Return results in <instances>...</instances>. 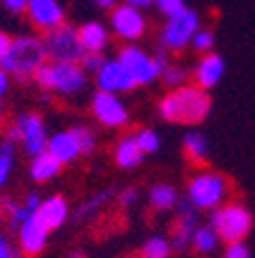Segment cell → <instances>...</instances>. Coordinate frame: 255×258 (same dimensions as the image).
Returning <instances> with one entry per match:
<instances>
[{"mask_svg":"<svg viewBox=\"0 0 255 258\" xmlns=\"http://www.w3.org/2000/svg\"><path fill=\"white\" fill-rule=\"evenodd\" d=\"M209 111H212V97L196 83H186L177 90H170L159 102L161 120L173 124H186V127L202 124L209 118Z\"/></svg>","mask_w":255,"mask_h":258,"instance_id":"cell-1","label":"cell"},{"mask_svg":"<svg viewBox=\"0 0 255 258\" xmlns=\"http://www.w3.org/2000/svg\"><path fill=\"white\" fill-rule=\"evenodd\" d=\"M46 62L48 53L44 37H39V35H19V37L12 39L10 53L3 60V67L7 70V74L12 79L26 83V81L35 79V74Z\"/></svg>","mask_w":255,"mask_h":258,"instance_id":"cell-2","label":"cell"},{"mask_svg":"<svg viewBox=\"0 0 255 258\" xmlns=\"http://www.w3.org/2000/svg\"><path fill=\"white\" fill-rule=\"evenodd\" d=\"M32 81L37 83L39 90L71 99V97H78L88 90L90 74L80 67V62H53V60H48Z\"/></svg>","mask_w":255,"mask_h":258,"instance_id":"cell-3","label":"cell"},{"mask_svg":"<svg viewBox=\"0 0 255 258\" xmlns=\"http://www.w3.org/2000/svg\"><path fill=\"white\" fill-rule=\"evenodd\" d=\"M230 196V182L225 175L214 171H198L186 184V201L198 212H214L225 205Z\"/></svg>","mask_w":255,"mask_h":258,"instance_id":"cell-4","label":"cell"},{"mask_svg":"<svg viewBox=\"0 0 255 258\" xmlns=\"http://www.w3.org/2000/svg\"><path fill=\"white\" fill-rule=\"evenodd\" d=\"M202 28L200 14L191 7L182 10L180 14L168 16L159 32V46L163 53H182L191 46L193 37L198 35V30Z\"/></svg>","mask_w":255,"mask_h":258,"instance_id":"cell-5","label":"cell"},{"mask_svg":"<svg viewBox=\"0 0 255 258\" xmlns=\"http://www.w3.org/2000/svg\"><path fill=\"white\" fill-rule=\"evenodd\" d=\"M209 224L225 244H237L244 242L253 231V215L250 210L241 203H225L212 212Z\"/></svg>","mask_w":255,"mask_h":258,"instance_id":"cell-6","label":"cell"},{"mask_svg":"<svg viewBox=\"0 0 255 258\" xmlns=\"http://www.w3.org/2000/svg\"><path fill=\"white\" fill-rule=\"evenodd\" d=\"M117 60L124 64V70L129 72V76L133 79L136 86H154L156 81H161V72H163V64L168 62L165 55H152L149 51L136 46V44H127V46L120 48Z\"/></svg>","mask_w":255,"mask_h":258,"instance_id":"cell-7","label":"cell"},{"mask_svg":"<svg viewBox=\"0 0 255 258\" xmlns=\"http://www.w3.org/2000/svg\"><path fill=\"white\" fill-rule=\"evenodd\" d=\"M108 28L117 39H122L124 44H136L147 35V16L143 10L129 7L120 3L108 12Z\"/></svg>","mask_w":255,"mask_h":258,"instance_id":"cell-8","label":"cell"},{"mask_svg":"<svg viewBox=\"0 0 255 258\" xmlns=\"http://www.w3.org/2000/svg\"><path fill=\"white\" fill-rule=\"evenodd\" d=\"M44 42H46L48 60H53V62H80L85 55V48L78 37V28L69 26V23L46 32Z\"/></svg>","mask_w":255,"mask_h":258,"instance_id":"cell-9","label":"cell"},{"mask_svg":"<svg viewBox=\"0 0 255 258\" xmlns=\"http://www.w3.org/2000/svg\"><path fill=\"white\" fill-rule=\"evenodd\" d=\"M90 113L104 129H124L129 124V120H131L129 106L122 97L113 95V92H101V90H97L92 95Z\"/></svg>","mask_w":255,"mask_h":258,"instance_id":"cell-10","label":"cell"},{"mask_svg":"<svg viewBox=\"0 0 255 258\" xmlns=\"http://www.w3.org/2000/svg\"><path fill=\"white\" fill-rule=\"evenodd\" d=\"M14 127L19 132V143L26 150V155L37 157L42 152H46L48 148V129L44 118L39 115L37 111H23L16 115Z\"/></svg>","mask_w":255,"mask_h":258,"instance_id":"cell-11","label":"cell"},{"mask_svg":"<svg viewBox=\"0 0 255 258\" xmlns=\"http://www.w3.org/2000/svg\"><path fill=\"white\" fill-rule=\"evenodd\" d=\"M97 90L101 92H113V95H122V92H133L136 83L129 76V72L124 70V64L117 58H106L104 64L99 67V72L95 74Z\"/></svg>","mask_w":255,"mask_h":258,"instance_id":"cell-12","label":"cell"},{"mask_svg":"<svg viewBox=\"0 0 255 258\" xmlns=\"http://www.w3.org/2000/svg\"><path fill=\"white\" fill-rule=\"evenodd\" d=\"M28 21L37 30L51 32L55 28L64 26V19H67V12H64L62 0H30L26 7Z\"/></svg>","mask_w":255,"mask_h":258,"instance_id":"cell-13","label":"cell"},{"mask_svg":"<svg viewBox=\"0 0 255 258\" xmlns=\"http://www.w3.org/2000/svg\"><path fill=\"white\" fill-rule=\"evenodd\" d=\"M198 212L189 201H182L175 210V224H173V235H170V242H173V249L175 251H186L191 247L193 233L200 224H198Z\"/></svg>","mask_w":255,"mask_h":258,"instance_id":"cell-14","label":"cell"},{"mask_svg":"<svg viewBox=\"0 0 255 258\" xmlns=\"http://www.w3.org/2000/svg\"><path fill=\"white\" fill-rule=\"evenodd\" d=\"M225 76V60L221 53H207V55H200L196 64L191 70V79L196 86H200L202 90H212L216 88Z\"/></svg>","mask_w":255,"mask_h":258,"instance_id":"cell-15","label":"cell"},{"mask_svg":"<svg viewBox=\"0 0 255 258\" xmlns=\"http://www.w3.org/2000/svg\"><path fill=\"white\" fill-rule=\"evenodd\" d=\"M48 235H51V231L39 221L37 215H32L30 219L19 228V249L30 258L39 256L48 244Z\"/></svg>","mask_w":255,"mask_h":258,"instance_id":"cell-16","label":"cell"},{"mask_svg":"<svg viewBox=\"0 0 255 258\" xmlns=\"http://www.w3.org/2000/svg\"><path fill=\"white\" fill-rule=\"evenodd\" d=\"M69 215H71L69 203H67V199H64V196H60V194L46 196V199L42 201V205H39V210H37L39 221H42V224L46 226L51 233L60 231V228L69 221Z\"/></svg>","mask_w":255,"mask_h":258,"instance_id":"cell-17","label":"cell"},{"mask_svg":"<svg viewBox=\"0 0 255 258\" xmlns=\"http://www.w3.org/2000/svg\"><path fill=\"white\" fill-rule=\"evenodd\" d=\"M111 35H113L111 28L104 21H97V19H90V21H85L83 26H78V37L85 48V53L104 55L106 48L111 46Z\"/></svg>","mask_w":255,"mask_h":258,"instance_id":"cell-18","label":"cell"},{"mask_svg":"<svg viewBox=\"0 0 255 258\" xmlns=\"http://www.w3.org/2000/svg\"><path fill=\"white\" fill-rule=\"evenodd\" d=\"M46 152H51L62 166H69V164H74V161H78L80 157H83V150H80V145L71 129L55 132V134L48 139Z\"/></svg>","mask_w":255,"mask_h":258,"instance_id":"cell-19","label":"cell"},{"mask_svg":"<svg viewBox=\"0 0 255 258\" xmlns=\"http://www.w3.org/2000/svg\"><path fill=\"white\" fill-rule=\"evenodd\" d=\"M145 152L140 148L138 139L136 134H127L115 143V150H113V159H115L117 168H122V171H133V168H138L145 159Z\"/></svg>","mask_w":255,"mask_h":258,"instance_id":"cell-20","label":"cell"},{"mask_svg":"<svg viewBox=\"0 0 255 258\" xmlns=\"http://www.w3.org/2000/svg\"><path fill=\"white\" fill-rule=\"evenodd\" d=\"M115 196H117L115 189H99V191H95L92 196H88L83 203H78V208L74 210V221L92 219V217L99 215L104 208H108V203H111Z\"/></svg>","mask_w":255,"mask_h":258,"instance_id":"cell-21","label":"cell"},{"mask_svg":"<svg viewBox=\"0 0 255 258\" xmlns=\"http://www.w3.org/2000/svg\"><path fill=\"white\" fill-rule=\"evenodd\" d=\"M60 171H62V164L51 152H42L37 157H30V177L37 184L55 180L60 175Z\"/></svg>","mask_w":255,"mask_h":258,"instance_id":"cell-22","label":"cell"},{"mask_svg":"<svg viewBox=\"0 0 255 258\" xmlns=\"http://www.w3.org/2000/svg\"><path fill=\"white\" fill-rule=\"evenodd\" d=\"M147 201L149 208L156 212H170V210H177V205H180V191L168 182H156L149 189Z\"/></svg>","mask_w":255,"mask_h":258,"instance_id":"cell-23","label":"cell"},{"mask_svg":"<svg viewBox=\"0 0 255 258\" xmlns=\"http://www.w3.org/2000/svg\"><path fill=\"white\" fill-rule=\"evenodd\" d=\"M182 148H184L186 159L198 164V166L209 159V141H207V136L202 134V132H198V129L186 132L184 141H182Z\"/></svg>","mask_w":255,"mask_h":258,"instance_id":"cell-24","label":"cell"},{"mask_svg":"<svg viewBox=\"0 0 255 258\" xmlns=\"http://www.w3.org/2000/svg\"><path fill=\"white\" fill-rule=\"evenodd\" d=\"M221 242L223 240L218 237V233L214 231L212 224H202V226H198L196 233H193L191 249L198 253V256H212V253L218 249Z\"/></svg>","mask_w":255,"mask_h":258,"instance_id":"cell-25","label":"cell"},{"mask_svg":"<svg viewBox=\"0 0 255 258\" xmlns=\"http://www.w3.org/2000/svg\"><path fill=\"white\" fill-rule=\"evenodd\" d=\"M175 249L165 235H149L140 247V258H173Z\"/></svg>","mask_w":255,"mask_h":258,"instance_id":"cell-26","label":"cell"},{"mask_svg":"<svg viewBox=\"0 0 255 258\" xmlns=\"http://www.w3.org/2000/svg\"><path fill=\"white\" fill-rule=\"evenodd\" d=\"M189 79H191L189 67H184V64H180V62H165L163 64L161 81H163V86L168 88V90H177V88L186 86V83H189Z\"/></svg>","mask_w":255,"mask_h":258,"instance_id":"cell-27","label":"cell"},{"mask_svg":"<svg viewBox=\"0 0 255 258\" xmlns=\"http://www.w3.org/2000/svg\"><path fill=\"white\" fill-rule=\"evenodd\" d=\"M35 215L30 208L26 205V201H12V199H5V219H7V224L14 228V231H19L23 224H26L30 217Z\"/></svg>","mask_w":255,"mask_h":258,"instance_id":"cell-28","label":"cell"},{"mask_svg":"<svg viewBox=\"0 0 255 258\" xmlns=\"http://www.w3.org/2000/svg\"><path fill=\"white\" fill-rule=\"evenodd\" d=\"M14 159H16V143L3 139V143H0V189L5 187L7 180H10Z\"/></svg>","mask_w":255,"mask_h":258,"instance_id":"cell-29","label":"cell"},{"mask_svg":"<svg viewBox=\"0 0 255 258\" xmlns=\"http://www.w3.org/2000/svg\"><path fill=\"white\" fill-rule=\"evenodd\" d=\"M71 132H74L76 141H78V145H80V150H83V157L92 155V152L97 150V134H95V129H90L88 124H74V127H71Z\"/></svg>","mask_w":255,"mask_h":258,"instance_id":"cell-30","label":"cell"},{"mask_svg":"<svg viewBox=\"0 0 255 258\" xmlns=\"http://www.w3.org/2000/svg\"><path fill=\"white\" fill-rule=\"evenodd\" d=\"M214 44H216L214 30H209V28H200L198 35L193 37V42H191V48L196 51V53H200V55H207V53H214Z\"/></svg>","mask_w":255,"mask_h":258,"instance_id":"cell-31","label":"cell"},{"mask_svg":"<svg viewBox=\"0 0 255 258\" xmlns=\"http://www.w3.org/2000/svg\"><path fill=\"white\" fill-rule=\"evenodd\" d=\"M136 139H138V143H140L145 155H156V152L161 150V136H159V132H154V129H149V127L140 129L138 134H136Z\"/></svg>","mask_w":255,"mask_h":258,"instance_id":"cell-32","label":"cell"},{"mask_svg":"<svg viewBox=\"0 0 255 258\" xmlns=\"http://www.w3.org/2000/svg\"><path fill=\"white\" fill-rule=\"evenodd\" d=\"M115 201H117V205H120V208L131 210V208H136V205L140 203V191L136 187H124V189H120V191H117Z\"/></svg>","mask_w":255,"mask_h":258,"instance_id":"cell-33","label":"cell"},{"mask_svg":"<svg viewBox=\"0 0 255 258\" xmlns=\"http://www.w3.org/2000/svg\"><path fill=\"white\" fill-rule=\"evenodd\" d=\"M154 7L168 19V16H175L182 10H186V3L184 0H154Z\"/></svg>","mask_w":255,"mask_h":258,"instance_id":"cell-34","label":"cell"},{"mask_svg":"<svg viewBox=\"0 0 255 258\" xmlns=\"http://www.w3.org/2000/svg\"><path fill=\"white\" fill-rule=\"evenodd\" d=\"M104 60H106V58H104V55H99V53H85L83 60H80V67H83L88 74L95 76L97 72H99V67L104 64Z\"/></svg>","mask_w":255,"mask_h":258,"instance_id":"cell-35","label":"cell"},{"mask_svg":"<svg viewBox=\"0 0 255 258\" xmlns=\"http://www.w3.org/2000/svg\"><path fill=\"white\" fill-rule=\"evenodd\" d=\"M223 258H250V251L244 242H237V244H228Z\"/></svg>","mask_w":255,"mask_h":258,"instance_id":"cell-36","label":"cell"},{"mask_svg":"<svg viewBox=\"0 0 255 258\" xmlns=\"http://www.w3.org/2000/svg\"><path fill=\"white\" fill-rule=\"evenodd\" d=\"M28 3H30V0H3L0 5L5 7L10 14H21V12H26Z\"/></svg>","mask_w":255,"mask_h":258,"instance_id":"cell-37","label":"cell"},{"mask_svg":"<svg viewBox=\"0 0 255 258\" xmlns=\"http://www.w3.org/2000/svg\"><path fill=\"white\" fill-rule=\"evenodd\" d=\"M10 86H12V76L7 74V70L3 67V62H0V97H5V95H7Z\"/></svg>","mask_w":255,"mask_h":258,"instance_id":"cell-38","label":"cell"},{"mask_svg":"<svg viewBox=\"0 0 255 258\" xmlns=\"http://www.w3.org/2000/svg\"><path fill=\"white\" fill-rule=\"evenodd\" d=\"M12 39H14V37H10L7 32H3V30H0V62H3V60H5V55L10 53Z\"/></svg>","mask_w":255,"mask_h":258,"instance_id":"cell-39","label":"cell"},{"mask_svg":"<svg viewBox=\"0 0 255 258\" xmlns=\"http://www.w3.org/2000/svg\"><path fill=\"white\" fill-rule=\"evenodd\" d=\"M0 258H16L14 249H12V244L7 242V237L3 233H0Z\"/></svg>","mask_w":255,"mask_h":258,"instance_id":"cell-40","label":"cell"},{"mask_svg":"<svg viewBox=\"0 0 255 258\" xmlns=\"http://www.w3.org/2000/svg\"><path fill=\"white\" fill-rule=\"evenodd\" d=\"M120 3H124V5L129 7H136V10H149V7H154V0H120Z\"/></svg>","mask_w":255,"mask_h":258,"instance_id":"cell-41","label":"cell"},{"mask_svg":"<svg viewBox=\"0 0 255 258\" xmlns=\"http://www.w3.org/2000/svg\"><path fill=\"white\" fill-rule=\"evenodd\" d=\"M95 7H99V10H106V12H111L113 7H117L120 5V0H90Z\"/></svg>","mask_w":255,"mask_h":258,"instance_id":"cell-42","label":"cell"},{"mask_svg":"<svg viewBox=\"0 0 255 258\" xmlns=\"http://www.w3.org/2000/svg\"><path fill=\"white\" fill-rule=\"evenodd\" d=\"M5 219V199L0 196V221Z\"/></svg>","mask_w":255,"mask_h":258,"instance_id":"cell-43","label":"cell"},{"mask_svg":"<svg viewBox=\"0 0 255 258\" xmlns=\"http://www.w3.org/2000/svg\"><path fill=\"white\" fill-rule=\"evenodd\" d=\"M3 118H5V106H3V97H0V122H3Z\"/></svg>","mask_w":255,"mask_h":258,"instance_id":"cell-44","label":"cell"},{"mask_svg":"<svg viewBox=\"0 0 255 258\" xmlns=\"http://www.w3.org/2000/svg\"><path fill=\"white\" fill-rule=\"evenodd\" d=\"M67 258H85V256H83V253H78V251H74V253H69Z\"/></svg>","mask_w":255,"mask_h":258,"instance_id":"cell-45","label":"cell"},{"mask_svg":"<svg viewBox=\"0 0 255 258\" xmlns=\"http://www.w3.org/2000/svg\"><path fill=\"white\" fill-rule=\"evenodd\" d=\"M0 3H3V0H0Z\"/></svg>","mask_w":255,"mask_h":258,"instance_id":"cell-46","label":"cell"}]
</instances>
